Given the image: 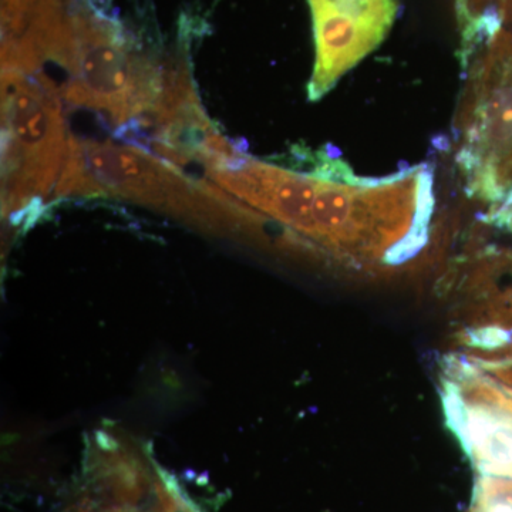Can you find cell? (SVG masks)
I'll use <instances>...</instances> for the list:
<instances>
[{"instance_id": "obj_1", "label": "cell", "mask_w": 512, "mask_h": 512, "mask_svg": "<svg viewBox=\"0 0 512 512\" xmlns=\"http://www.w3.org/2000/svg\"><path fill=\"white\" fill-rule=\"evenodd\" d=\"M225 190L355 265L414 254L426 238L433 210L429 168L370 180L328 156L319 158L312 173L245 158L225 177Z\"/></svg>"}, {"instance_id": "obj_2", "label": "cell", "mask_w": 512, "mask_h": 512, "mask_svg": "<svg viewBox=\"0 0 512 512\" xmlns=\"http://www.w3.org/2000/svg\"><path fill=\"white\" fill-rule=\"evenodd\" d=\"M29 74L3 70V207L8 211L52 191L72 138L66 137L53 83Z\"/></svg>"}, {"instance_id": "obj_3", "label": "cell", "mask_w": 512, "mask_h": 512, "mask_svg": "<svg viewBox=\"0 0 512 512\" xmlns=\"http://www.w3.org/2000/svg\"><path fill=\"white\" fill-rule=\"evenodd\" d=\"M72 29V79L64 92L69 103L106 113L116 126L156 110L165 76L131 55L119 29L86 13L74 18Z\"/></svg>"}, {"instance_id": "obj_4", "label": "cell", "mask_w": 512, "mask_h": 512, "mask_svg": "<svg viewBox=\"0 0 512 512\" xmlns=\"http://www.w3.org/2000/svg\"><path fill=\"white\" fill-rule=\"evenodd\" d=\"M460 130L457 160L468 188L488 200L504 197L512 187V57L505 43L478 67Z\"/></svg>"}, {"instance_id": "obj_5", "label": "cell", "mask_w": 512, "mask_h": 512, "mask_svg": "<svg viewBox=\"0 0 512 512\" xmlns=\"http://www.w3.org/2000/svg\"><path fill=\"white\" fill-rule=\"evenodd\" d=\"M87 171L100 192L120 195L183 217L214 220L218 198L214 185L197 183L136 147L86 141Z\"/></svg>"}, {"instance_id": "obj_6", "label": "cell", "mask_w": 512, "mask_h": 512, "mask_svg": "<svg viewBox=\"0 0 512 512\" xmlns=\"http://www.w3.org/2000/svg\"><path fill=\"white\" fill-rule=\"evenodd\" d=\"M316 60L309 100L318 101L382 45L397 15V0H308Z\"/></svg>"}, {"instance_id": "obj_7", "label": "cell", "mask_w": 512, "mask_h": 512, "mask_svg": "<svg viewBox=\"0 0 512 512\" xmlns=\"http://www.w3.org/2000/svg\"><path fill=\"white\" fill-rule=\"evenodd\" d=\"M495 376L500 377L503 382L512 386V362L504 363V365L495 366L493 369Z\"/></svg>"}]
</instances>
